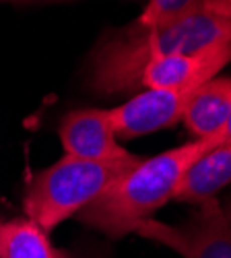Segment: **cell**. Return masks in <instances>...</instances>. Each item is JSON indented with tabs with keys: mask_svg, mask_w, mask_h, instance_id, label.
Returning a JSON list of instances; mask_svg holds the SVG:
<instances>
[{
	"mask_svg": "<svg viewBox=\"0 0 231 258\" xmlns=\"http://www.w3.org/2000/svg\"><path fill=\"white\" fill-rule=\"evenodd\" d=\"M219 44H231V23L200 7L157 27H136L132 23L97 44L89 58V87L99 95L136 93L146 64Z\"/></svg>",
	"mask_w": 231,
	"mask_h": 258,
	"instance_id": "1",
	"label": "cell"
},
{
	"mask_svg": "<svg viewBox=\"0 0 231 258\" xmlns=\"http://www.w3.org/2000/svg\"><path fill=\"white\" fill-rule=\"evenodd\" d=\"M221 143V137L196 139L155 157L140 159L83 209L76 215L79 221L112 238L132 233L136 223L151 219L155 211L174 201L176 190L190 165Z\"/></svg>",
	"mask_w": 231,
	"mask_h": 258,
	"instance_id": "2",
	"label": "cell"
},
{
	"mask_svg": "<svg viewBox=\"0 0 231 258\" xmlns=\"http://www.w3.org/2000/svg\"><path fill=\"white\" fill-rule=\"evenodd\" d=\"M138 161V155L124 161H89L64 155L29 182L23 197L27 219L44 231L56 229L91 205Z\"/></svg>",
	"mask_w": 231,
	"mask_h": 258,
	"instance_id": "3",
	"label": "cell"
},
{
	"mask_svg": "<svg viewBox=\"0 0 231 258\" xmlns=\"http://www.w3.org/2000/svg\"><path fill=\"white\" fill-rule=\"evenodd\" d=\"M132 233L170 248L182 258H231V227L217 199L198 203L184 223L172 225L151 217L136 223Z\"/></svg>",
	"mask_w": 231,
	"mask_h": 258,
	"instance_id": "4",
	"label": "cell"
},
{
	"mask_svg": "<svg viewBox=\"0 0 231 258\" xmlns=\"http://www.w3.org/2000/svg\"><path fill=\"white\" fill-rule=\"evenodd\" d=\"M196 89V85H184L174 89H144L134 93L128 101L110 110L116 137L136 139L176 126Z\"/></svg>",
	"mask_w": 231,
	"mask_h": 258,
	"instance_id": "5",
	"label": "cell"
},
{
	"mask_svg": "<svg viewBox=\"0 0 231 258\" xmlns=\"http://www.w3.org/2000/svg\"><path fill=\"white\" fill-rule=\"evenodd\" d=\"M64 155L89 161H124L136 157L118 143L110 110H76L60 122Z\"/></svg>",
	"mask_w": 231,
	"mask_h": 258,
	"instance_id": "6",
	"label": "cell"
},
{
	"mask_svg": "<svg viewBox=\"0 0 231 258\" xmlns=\"http://www.w3.org/2000/svg\"><path fill=\"white\" fill-rule=\"evenodd\" d=\"M231 62V44H219L192 54H176L146 64L140 73V89H174L204 85Z\"/></svg>",
	"mask_w": 231,
	"mask_h": 258,
	"instance_id": "7",
	"label": "cell"
},
{
	"mask_svg": "<svg viewBox=\"0 0 231 258\" xmlns=\"http://www.w3.org/2000/svg\"><path fill=\"white\" fill-rule=\"evenodd\" d=\"M182 120L196 139L221 137L231 120V77H213L200 85L188 101Z\"/></svg>",
	"mask_w": 231,
	"mask_h": 258,
	"instance_id": "8",
	"label": "cell"
},
{
	"mask_svg": "<svg viewBox=\"0 0 231 258\" xmlns=\"http://www.w3.org/2000/svg\"><path fill=\"white\" fill-rule=\"evenodd\" d=\"M231 184V141H225L202 155L184 174L174 201L198 205L217 195Z\"/></svg>",
	"mask_w": 231,
	"mask_h": 258,
	"instance_id": "9",
	"label": "cell"
},
{
	"mask_svg": "<svg viewBox=\"0 0 231 258\" xmlns=\"http://www.w3.org/2000/svg\"><path fill=\"white\" fill-rule=\"evenodd\" d=\"M0 258H66L31 219H13L0 225Z\"/></svg>",
	"mask_w": 231,
	"mask_h": 258,
	"instance_id": "10",
	"label": "cell"
},
{
	"mask_svg": "<svg viewBox=\"0 0 231 258\" xmlns=\"http://www.w3.org/2000/svg\"><path fill=\"white\" fill-rule=\"evenodd\" d=\"M200 7V0H149L140 17L134 21L136 27H157L170 21L190 15Z\"/></svg>",
	"mask_w": 231,
	"mask_h": 258,
	"instance_id": "11",
	"label": "cell"
},
{
	"mask_svg": "<svg viewBox=\"0 0 231 258\" xmlns=\"http://www.w3.org/2000/svg\"><path fill=\"white\" fill-rule=\"evenodd\" d=\"M200 9L231 23V0H200Z\"/></svg>",
	"mask_w": 231,
	"mask_h": 258,
	"instance_id": "12",
	"label": "cell"
},
{
	"mask_svg": "<svg viewBox=\"0 0 231 258\" xmlns=\"http://www.w3.org/2000/svg\"><path fill=\"white\" fill-rule=\"evenodd\" d=\"M0 3H13V5H35V3H66V0H0Z\"/></svg>",
	"mask_w": 231,
	"mask_h": 258,
	"instance_id": "13",
	"label": "cell"
},
{
	"mask_svg": "<svg viewBox=\"0 0 231 258\" xmlns=\"http://www.w3.org/2000/svg\"><path fill=\"white\" fill-rule=\"evenodd\" d=\"M221 209H223V215H225V219H227V223L231 227V197L225 199V203H221Z\"/></svg>",
	"mask_w": 231,
	"mask_h": 258,
	"instance_id": "14",
	"label": "cell"
},
{
	"mask_svg": "<svg viewBox=\"0 0 231 258\" xmlns=\"http://www.w3.org/2000/svg\"><path fill=\"white\" fill-rule=\"evenodd\" d=\"M221 139H223V143L225 141H231V120H229V124H227V128L223 131V135H221Z\"/></svg>",
	"mask_w": 231,
	"mask_h": 258,
	"instance_id": "15",
	"label": "cell"
},
{
	"mask_svg": "<svg viewBox=\"0 0 231 258\" xmlns=\"http://www.w3.org/2000/svg\"><path fill=\"white\" fill-rule=\"evenodd\" d=\"M0 225H3V221H0Z\"/></svg>",
	"mask_w": 231,
	"mask_h": 258,
	"instance_id": "16",
	"label": "cell"
}]
</instances>
